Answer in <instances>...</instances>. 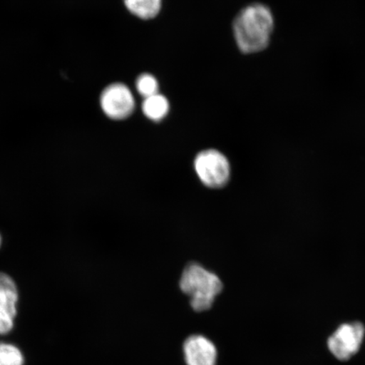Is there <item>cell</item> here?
Instances as JSON below:
<instances>
[{
	"label": "cell",
	"mask_w": 365,
	"mask_h": 365,
	"mask_svg": "<svg viewBox=\"0 0 365 365\" xmlns=\"http://www.w3.org/2000/svg\"><path fill=\"white\" fill-rule=\"evenodd\" d=\"M194 167L200 181L209 188L225 186L230 179V164L222 153L207 149L195 157Z\"/></svg>",
	"instance_id": "cell-3"
},
{
	"label": "cell",
	"mask_w": 365,
	"mask_h": 365,
	"mask_svg": "<svg viewBox=\"0 0 365 365\" xmlns=\"http://www.w3.org/2000/svg\"><path fill=\"white\" fill-rule=\"evenodd\" d=\"M26 358L19 346L0 341V365H25Z\"/></svg>",
	"instance_id": "cell-10"
},
{
	"label": "cell",
	"mask_w": 365,
	"mask_h": 365,
	"mask_svg": "<svg viewBox=\"0 0 365 365\" xmlns=\"http://www.w3.org/2000/svg\"><path fill=\"white\" fill-rule=\"evenodd\" d=\"M364 335L363 323L353 322L341 324L328 339V349L335 358L345 361L359 352Z\"/></svg>",
	"instance_id": "cell-5"
},
{
	"label": "cell",
	"mask_w": 365,
	"mask_h": 365,
	"mask_svg": "<svg viewBox=\"0 0 365 365\" xmlns=\"http://www.w3.org/2000/svg\"><path fill=\"white\" fill-rule=\"evenodd\" d=\"M135 88L141 97L144 98L159 93L158 81L150 73L140 74L135 81Z\"/></svg>",
	"instance_id": "cell-11"
},
{
	"label": "cell",
	"mask_w": 365,
	"mask_h": 365,
	"mask_svg": "<svg viewBox=\"0 0 365 365\" xmlns=\"http://www.w3.org/2000/svg\"><path fill=\"white\" fill-rule=\"evenodd\" d=\"M182 350L187 365H217V349L207 337L190 336L185 341Z\"/></svg>",
	"instance_id": "cell-6"
},
{
	"label": "cell",
	"mask_w": 365,
	"mask_h": 365,
	"mask_svg": "<svg viewBox=\"0 0 365 365\" xmlns=\"http://www.w3.org/2000/svg\"><path fill=\"white\" fill-rule=\"evenodd\" d=\"M18 300L19 293L15 281L7 274L0 272V309L16 317Z\"/></svg>",
	"instance_id": "cell-7"
},
{
	"label": "cell",
	"mask_w": 365,
	"mask_h": 365,
	"mask_svg": "<svg viewBox=\"0 0 365 365\" xmlns=\"http://www.w3.org/2000/svg\"><path fill=\"white\" fill-rule=\"evenodd\" d=\"M15 319L13 314L0 309V336H6L15 328Z\"/></svg>",
	"instance_id": "cell-12"
},
{
	"label": "cell",
	"mask_w": 365,
	"mask_h": 365,
	"mask_svg": "<svg viewBox=\"0 0 365 365\" xmlns=\"http://www.w3.org/2000/svg\"><path fill=\"white\" fill-rule=\"evenodd\" d=\"M1 242H2L1 236H0V246H1Z\"/></svg>",
	"instance_id": "cell-13"
},
{
	"label": "cell",
	"mask_w": 365,
	"mask_h": 365,
	"mask_svg": "<svg viewBox=\"0 0 365 365\" xmlns=\"http://www.w3.org/2000/svg\"><path fill=\"white\" fill-rule=\"evenodd\" d=\"M274 29L272 12L261 3L244 7L232 22V31L237 46L242 53L262 51L270 43Z\"/></svg>",
	"instance_id": "cell-1"
},
{
	"label": "cell",
	"mask_w": 365,
	"mask_h": 365,
	"mask_svg": "<svg viewBox=\"0 0 365 365\" xmlns=\"http://www.w3.org/2000/svg\"><path fill=\"white\" fill-rule=\"evenodd\" d=\"M124 3L132 15L140 19L150 20L161 11L163 0H124Z\"/></svg>",
	"instance_id": "cell-9"
},
{
	"label": "cell",
	"mask_w": 365,
	"mask_h": 365,
	"mask_svg": "<svg viewBox=\"0 0 365 365\" xmlns=\"http://www.w3.org/2000/svg\"><path fill=\"white\" fill-rule=\"evenodd\" d=\"M99 102L105 115L113 120H125L135 109L133 93L121 82L106 86L100 95Z\"/></svg>",
	"instance_id": "cell-4"
},
{
	"label": "cell",
	"mask_w": 365,
	"mask_h": 365,
	"mask_svg": "<svg viewBox=\"0 0 365 365\" xmlns=\"http://www.w3.org/2000/svg\"><path fill=\"white\" fill-rule=\"evenodd\" d=\"M180 289L190 298L191 307L202 312L212 308L217 296L222 290V282L214 274L199 264L192 263L182 272Z\"/></svg>",
	"instance_id": "cell-2"
},
{
	"label": "cell",
	"mask_w": 365,
	"mask_h": 365,
	"mask_svg": "<svg viewBox=\"0 0 365 365\" xmlns=\"http://www.w3.org/2000/svg\"><path fill=\"white\" fill-rule=\"evenodd\" d=\"M141 109L148 120L159 122L170 113V104L165 96L158 93L144 98Z\"/></svg>",
	"instance_id": "cell-8"
}]
</instances>
